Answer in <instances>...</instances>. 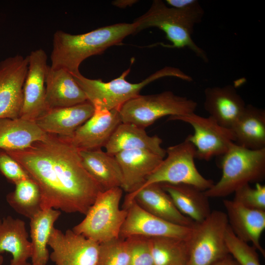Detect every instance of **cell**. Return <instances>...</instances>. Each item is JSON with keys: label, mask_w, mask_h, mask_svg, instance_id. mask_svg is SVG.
<instances>
[{"label": "cell", "mask_w": 265, "mask_h": 265, "mask_svg": "<svg viewBox=\"0 0 265 265\" xmlns=\"http://www.w3.org/2000/svg\"><path fill=\"white\" fill-rule=\"evenodd\" d=\"M125 239L130 250L129 265H155L150 238L133 236Z\"/></svg>", "instance_id": "d6a6232c"}, {"label": "cell", "mask_w": 265, "mask_h": 265, "mask_svg": "<svg viewBox=\"0 0 265 265\" xmlns=\"http://www.w3.org/2000/svg\"><path fill=\"white\" fill-rule=\"evenodd\" d=\"M222 176L216 184L204 191L208 198L226 197L251 182L265 176V148L250 150L232 143L222 155Z\"/></svg>", "instance_id": "5b68a950"}, {"label": "cell", "mask_w": 265, "mask_h": 265, "mask_svg": "<svg viewBox=\"0 0 265 265\" xmlns=\"http://www.w3.org/2000/svg\"><path fill=\"white\" fill-rule=\"evenodd\" d=\"M228 223L239 239L252 245L265 256V251L260 243L265 228V211L252 209L230 200H224Z\"/></svg>", "instance_id": "d6986e66"}, {"label": "cell", "mask_w": 265, "mask_h": 265, "mask_svg": "<svg viewBox=\"0 0 265 265\" xmlns=\"http://www.w3.org/2000/svg\"><path fill=\"white\" fill-rule=\"evenodd\" d=\"M52 250L50 258L55 265H96L99 244L67 230L53 229L48 243Z\"/></svg>", "instance_id": "4fadbf2b"}, {"label": "cell", "mask_w": 265, "mask_h": 265, "mask_svg": "<svg viewBox=\"0 0 265 265\" xmlns=\"http://www.w3.org/2000/svg\"><path fill=\"white\" fill-rule=\"evenodd\" d=\"M95 108L89 101L73 106L48 109L35 123L44 132L70 138L93 114Z\"/></svg>", "instance_id": "e0dca14e"}, {"label": "cell", "mask_w": 265, "mask_h": 265, "mask_svg": "<svg viewBox=\"0 0 265 265\" xmlns=\"http://www.w3.org/2000/svg\"><path fill=\"white\" fill-rule=\"evenodd\" d=\"M211 265H239L235 259L230 255L226 256L214 262Z\"/></svg>", "instance_id": "d590c367"}, {"label": "cell", "mask_w": 265, "mask_h": 265, "mask_svg": "<svg viewBox=\"0 0 265 265\" xmlns=\"http://www.w3.org/2000/svg\"><path fill=\"white\" fill-rule=\"evenodd\" d=\"M204 10L197 0L188 6L175 8L161 0H153L149 9L136 19V33L151 27L162 30L172 44L168 47L187 48L204 62L209 58L205 51L199 47L192 38L194 26L200 23Z\"/></svg>", "instance_id": "3957f363"}, {"label": "cell", "mask_w": 265, "mask_h": 265, "mask_svg": "<svg viewBox=\"0 0 265 265\" xmlns=\"http://www.w3.org/2000/svg\"><path fill=\"white\" fill-rule=\"evenodd\" d=\"M159 184L178 210L194 222L203 221L211 212L209 198L204 191L188 185Z\"/></svg>", "instance_id": "4316f807"}, {"label": "cell", "mask_w": 265, "mask_h": 265, "mask_svg": "<svg viewBox=\"0 0 265 265\" xmlns=\"http://www.w3.org/2000/svg\"><path fill=\"white\" fill-rule=\"evenodd\" d=\"M79 151L84 168L104 190L122 187V171L114 156L101 149Z\"/></svg>", "instance_id": "603a6c76"}, {"label": "cell", "mask_w": 265, "mask_h": 265, "mask_svg": "<svg viewBox=\"0 0 265 265\" xmlns=\"http://www.w3.org/2000/svg\"><path fill=\"white\" fill-rule=\"evenodd\" d=\"M197 106L194 100L166 91L153 95H139L124 104L118 111L122 123L145 129L164 116L194 113Z\"/></svg>", "instance_id": "52a82bcc"}, {"label": "cell", "mask_w": 265, "mask_h": 265, "mask_svg": "<svg viewBox=\"0 0 265 265\" xmlns=\"http://www.w3.org/2000/svg\"><path fill=\"white\" fill-rule=\"evenodd\" d=\"M17 265H34L32 264L31 263H29L27 261V262H24L23 263H22Z\"/></svg>", "instance_id": "74e56055"}, {"label": "cell", "mask_w": 265, "mask_h": 265, "mask_svg": "<svg viewBox=\"0 0 265 265\" xmlns=\"http://www.w3.org/2000/svg\"><path fill=\"white\" fill-rule=\"evenodd\" d=\"M15 185L14 191L7 195L6 201L17 212L30 219L42 210L39 187L30 178Z\"/></svg>", "instance_id": "f1b7e54d"}, {"label": "cell", "mask_w": 265, "mask_h": 265, "mask_svg": "<svg viewBox=\"0 0 265 265\" xmlns=\"http://www.w3.org/2000/svg\"><path fill=\"white\" fill-rule=\"evenodd\" d=\"M229 254L239 265H261L256 249L238 238L229 225L225 235Z\"/></svg>", "instance_id": "1f68e13d"}, {"label": "cell", "mask_w": 265, "mask_h": 265, "mask_svg": "<svg viewBox=\"0 0 265 265\" xmlns=\"http://www.w3.org/2000/svg\"><path fill=\"white\" fill-rule=\"evenodd\" d=\"M123 206L127 210V214L120 230V238L141 236L187 240L190 237L192 226L179 225L159 218L142 209L133 200Z\"/></svg>", "instance_id": "8fae6325"}, {"label": "cell", "mask_w": 265, "mask_h": 265, "mask_svg": "<svg viewBox=\"0 0 265 265\" xmlns=\"http://www.w3.org/2000/svg\"><path fill=\"white\" fill-rule=\"evenodd\" d=\"M162 139L157 135H148L145 129L129 123H121L105 146L106 152L112 156L123 151L145 149L164 158L166 150L161 146Z\"/></svg>", "instance_id": "7402d4cb"}, {"label": "cell", "mask_w": 265, "mask_h": 265, "mask_svg": "<svg viewBox=\"0 0 265 265\" xmlns=\"http://www.w3.org/2000/svg\"><path fill=\"white\" fill-rule=\"evenodd\" d=\"M28 56L17 54L0 62V120L19 118Z\"/></svg>", "instance_id": "7c38bea8"}, {"label": "cell", "mask_w": 265, "mask_h": 265, "mask_svg": "<svg viewBox=\"0 0 265 265\" xmlns=\"http://www.w3.org/2000/svg\"><path fill=\"white\" fill-rule=\"evenodd\" d=\"M204 107L223 127L231 129L243 113L244 100L232 85L207 87L204 91Z\"/></svg>", "instance_id": "ffe728a7"}, {"label": "cell", "mask_w": 265, "mask_h": 265, "mask_svg": "<svg viewBox=\"0 0 265 265\" xmlns=\"http://www.w3.org/2000/svg\"><path fill=\"white\" fill-rule=\"evenodd\" d=\"M155 265H186L187 240L170 237L150 238Z\"/></svg>", "instance_id": "f546056e"}, {"label": "cell", "mask_w": 265, "mask_h": 265, "mask_svg": "<svg viewBox=\"0 0 265 265\" xmlns=\"http://www.w3.org/2000/svg\"><path fill=\"white\" fill-rule=\"evenodd\" d=\"M5 151L39 187L42 209L85 215L104 191L84 168L79 150L64 137L48 134L27 148Z\"/></svg>", "instance_id": "6da1fadb"}, {"label": "cell", "mask_w": 265, "mask_h": 265, "mask_svg": "<svg viewBox=\"0 0 265 265\" xmlns=\"http://www.w3.org/2000/svg\"><path fill=\"white\" fill-rule=\"evenodd\" d=\"M137 27L133 21L109 25L80 34L57 30L53 36L50 66L71 73L79 72L80 65L85 59L121 44L127 36L136 33Z\"/></svg>", "instance_id": "7a4b0ae2"}, {"label": "cell", "mask_w": 265, "mask_h": 265, "mask_svg": "<svg viewBox=\"0 0 265 265\" xmlns=\"http://www.w3.org/2000/svg\"><path fill=\"white\" fill-rule=\"evenodd\" d=\"M25 222L11 216L0 219V254L4 252L12 256L10 265L27 262L32 255V245L28 240Z\"/></svg>", "instance_id": "d4e9b609"}, {"label": "cell", "mask_w": 265, "mask_h": 265, "mask_svg": "<svg viewBox=\"0 0 265 265\" xmlns=\"http://www.w3.org/2000/svg\"><path fill=\"white\" fill-rule=\"evenodd\" d=\"M195 155L194 146L186 139L168 147L165 159L140 188L152 184H168L188 185L204 191L209 189L214 183L200 173L194 162Z\"/></svg>", "instance_id": "ba28073f"}, {"label": "cell", "mask_w": 265, "mask_h": 265, "mask_svg": "<svg viewBox=\"0 0 265 265\" xmlns=\"http://www.w3.org/2000/svg\"><path fill=\"white\" fill-rule=\"evenodd\" d=\"M228 226L226 213L217 210L203 221L195 222L187 240L186 265H211L229 254L225 241Z\"/></svg>", "instance_id": "9c48e42d"}, {"label": "cell", "mask_w": 265, "mask_h": 265, "mask_svg": "<svg viewBox=\"0 0 265 265\" xmlns=\"http://www.w3.org/2000/svg\"><path fill=\"white\" fill-rule=\"evenodd\" d=\"M28 56V69L23 85V101L19 118L35 121L48 109L45 77L47 55L42 49L32 51Z\"/></svg>", "instance_id": "5bb4252c"}, {"label": "cell", "mask_w": 265, "mask_h": 265, "mask_svg": "<svg viewBox=\"0 0 265 265\" xmlns=\"http://www.w3.org/2000/svg\"><path fill=\"white\" fill-rule=\"evenodd\" d=\"M138 1L136 0H116L112 2V4L119 8H125L131 6Z\"/></svg>", "instance_id": "8d00e7d4"}, {"label": "cell", "mask_w": 265, "mask_h": 265, "mask_svg": "<svg viewBox=\"0 0 265 265\" xmlns=\"http://www.w3.org/2000/svg\"><path fill=\"white\" fill-rule=\"evenodd\" d=\"M235 143L250 150L265 148V111L252 105L245 109L231 129Z\"/></svg>", "instance_id": "484cf974"}, {"label": "cell", "mask_w": 265, "mask_h": 265, "mask_svg": "<svg viewBox=\"0 0 265 265\" xmlns=\"http://www.w3.org/2000/svg\"><path fill=\"white\" fill-rule=\"evenodd\" d=\"M0 172L14 185L21 180L30 178L21 165L2 149H0Z\"/></svg>", "instance_id": "e575fe53"}, {"label": "cell", "mask_w": 265, "mask_h": 265, "mask_svg": "<svg viewBox=\"0 0 265 265\" xmlns=\"http://www.w3.org/2000/svg\"><path fill=\"white\" fill-rule=\"evenodd\" d=\"M3 262V257L0 254V265H2Z\"/></svg>", "instance_id": "f35d334b"}, {"label": "cell", "mask_w": 265, "mask_h": 265, "mask_svg": "<svg viewBox=\"0 0 265 265\" xmlns=\"http://www.w3.org/2000/svg\"><path fill=\"white\" fill-rule=\"evenodd\" d=\"M114 156L123 175L122 188L128 193L139 189L164 159L156 153L145 149L123 151Z\"/></svg>", "instance_id": "ac0fdd59"}, {"label": "cell", "mask_w": 265, "mask_h": 265, "mask_svg": "<svg viewBox=\"0 0 265 265\" xmlns=\"http://www.w3.org/2000/svg\"><path fill=\"white\" fill-rule=\"evenodd\" d=\"M123 190L118 187L101 191L84 219L72 230L99 244L119 238L127 214L126 209L120 208Z\"/></svg>", "instance_id": "8992f818"}, {"label": "cell", "mask_w": 265, "mask_h": 265, "mask_svg": "<svg viewBox=\"0 0 265 265\" xmlns=\"http://www.w3.org/2000/svg\"><path fill=\"white\" fill-rule=\"evenodd\" d=\"M134 200L148 212L172 223L192 227L195 222L182 214L159 184H152L128 193L124 205Z\"/></svg>", "instance_id": "2e32d148"}, {"label": "cell", "mask_w": 265, "mask_h": 265, "mask_svg": "<svg viewBox=\"0 0 265 265\" xmlns=\"http://www.w3.org/2000/svg\"><path fill=\"white\" fill-rule=\"evenodd\" d=\"M170 120H179L190 125L194 133L186 139L196 150L195 158L208 161L212 158L222 156L235 142V136L231 129L222 126L211 116L204 117L194 113L185 116L169 117Z\"/></svg>", "instance_id": "30bf717a"}, {"label": "cell", "mask_w": 265, "mask_h": 265, "mask_svg": "<svg viewBox=\"0 0 265 265\" xmlns=\"http://www.w3.org/2000/svg\"><path fill=\"white\" fill-rule=\"evenodd\" d=\"M92 116L70 138H65L79 151L105 147L117 127L122 123L118 110L94 107Z\"/></svg>", "instance_id": "9a60e30c"}, {"label": "cell", "mask_w": 265, "mask_h": 265, "mask_svg": "<svg viewBox=\"0 0 265 265\" xmlns=\"http://www.w3.org/2000/svg\"><path fill=\"white\" fill-rule=\"evenodd\" d=\"M130 70V68H128L119 77L108 82H104L100 79H88L80 72L71 74L83 90L87 101L94 107L107 110H119L128 101L140 95L139 92L144 87L159 79L172 77L188 82L193 80L190 76L180 69L166 66L151 74L142 81L133 83L126 79Z\"/></svg>", "instance_id": "277c9868"}, {"label": "cell", "mask_w": 265, "mask_h": 265, "mask_svg": "<svg viewBox=\"0 0 265 265\" xmlns=\"http://www.w3.org/2000/svg\"><path fill=\"white\" fill-rule=\"evenodd\" d=\"M130 250L125 238H118L99 243L96 265H129Z\"/></svg>", "instance_id": "4dcf8cb0"}, {"label": "cell", "mask_w": 265, "mask_h": 265, "mask_svg": "<svg viewBox=\"0 0 265 265\" xmlns=\"http://www.w3.org/2000/svg\"><path fill=\"white\" fill-rule=\"evenodd\" d=\"M61 211L53 208L42 209L30 218V233L32 245L31 263L34 265H47L50 258L47 248L54 225Z\"/></svg>", "instance_id": "83f0119b"}, {"label": "cell", "mask_w": 265, "mask_h": 265, "mask_svg": "<svg viewBox=\"0 0 265 265\" xmlns=\"http://www.w3.org/2000/svg\"><path fill=\"white\" fill-rule=\"evenodd\" d=\"M45 86L48 109L73 106L87 101L83 90L66 70L53 69L48 65Z\"/></svg>", "instance_id": "44dd1931"}, {"label": "cell", "mask_w": 265, "mask_h": 265, "mask_svg": "<svg viewBox=\"0 0 265 265\" xmlns=\"http://www.w3.org/2000/svg\"><path fill=\"white\" fill-rule=\"evenodd\" d=\"M48 136L35 122L21 118L0 120V149L23 150L35 142L44 140Z\"/></svg>", "instance_id": "cb8c5ba5"}, {"label": "cell", "mask_w": 265, "mask_h": 265, "mask_svg": "<svg viewBox=\"0 0 265 265\" xmlns=\"http://www.w3.org/2000/svg\"><path fill=\"white\" fill-rule=\"evenodd\" d=\"M235 202L247 208L265 211V186L257 183L255 187L245 185L235 192Z\"/></svg>", "instance_id": "836d02e7"}]
</instances>
